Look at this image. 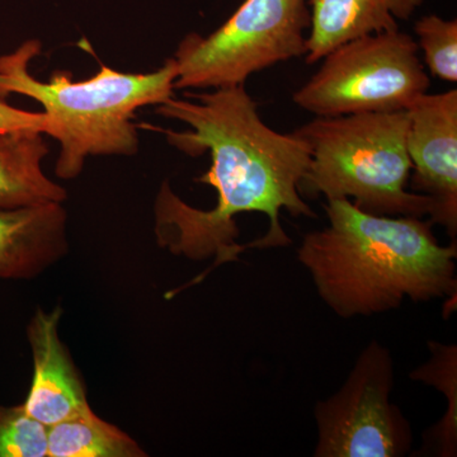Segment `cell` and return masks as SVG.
<instances>
[{
  "mask_svg": "<svg viewBox=\"0 0 457 457\" xmlns=\"http://www.w3.org/2000/svg\"><path fill=\"white\" fill-rule=\"evenodd\" d=\"M155 111L188 126L186 131H161L183 154L209 153L212 167L195 180L218 192L212 210L189 206L167 180L156 195L158 245L192 261L215 257L207 270L171 290L167 299L197 285L216 267L239 260L243 252L290 245L281 224L282 210L293 218L317 219L299 192L312 161L308 141L296 131L281 134L270 129L245 84L187 93L186 98L171 96Z\"/></svg>",
  "mask_w": 457,
  "mask_h": 457,
  "instance_id": "obj_1",
  "label": "cell"
},
{
  "mask_svg": "<svg viewBox=\"0 0 457 457\" xmlns=\"http://www.w3.org/2000/svg\"><path fill=\"white\" fill-rule=\"evenodd\" d=\"M323 209L328 227L303 237L297 261L338 317L456 297V239L441 245L429 219L374 215L350 200H327Z\"/></svg>",
  "mask_w": 457,
  "mask_h": 457,
  "instance_id": "obj_2",
  "label": "cell"
},
{
  "mask_svg": "<svg viewBox=\"0 0 457 457\" xmlns=\"http://www.w3.org/2000/svg\"><path fill=\"white\" fill-rule=\"evenodd\" d=\"M41 49L40 41L29 40L0 56V97L26 96L45 108L54 125L51 137L60 144L56 176L77 179L89 156L137 154L135 114L174 96L173 57L152 73H122L101 65L97 74L80 82L66 71H53L49 82H40L29 73V65Z\"/></svg>",
  "mask_w": 457,
  "mask_h": 457,
  "instance_id": "obj_3",
  "label": "cell"
},
{
  "mask_svg": "<svg viewBox=\"0 0 457 457\" xmlns=\"http://www.w3.org/2000/svg\"><path fill=\"white\" fill-rule=\"evenodd\" d=\"M408 111L315 117L296 130L312 150L300 195L350 200L374 215L429 216L431 200L408 189Z\"/></svg>",
  "mask_w": 457,
  "mask_h": 457,
  "instance_id": "obj_4",
  "label": "cell"
},
{
  "mask_svg": "<svg viewBox=\"0 0 457 457\" xmlns=\"http://www.w3.org/2000/svg\"><path fill=\"white\" fill-rule=\"evenodd\" d=\"M311 21L308 0H245L216 31L179 42L174 88L243 86L258 71L305 56Z\"/></svg>",
  "mask_w": 457,
  "mask_h": 457,
  "instance_id": "obj_5",
  "label": "cell"
},
{
  "mask_svg": "<svg viewBox=\"0 0 457 457\" xmlns=\"http://www.w3.org/2000/svg\"><path fill=\"white\" fill-rule=\"evenodd\" d=\"M294 93L297 107L317 117L408 111L431 79L408 33H375L345 42Z\"/></svg>",
  "mask_w": 457,
  "mask_h": 457,
  "instance_id": "obj_6",
  "label": "cell"
},
{
  "mask_svg": "<svg viewBox=\"0 0 457 457\" xmlns=\"http://www.w3.org/2000/svg\"><path fill=\"white\" fill-rule=\"evenodd\" d=\"M392 352L378 341L361 351L341 389L314 409L315 457H403L413 445V429L390 395Z\"/></svg>",
  "mask_w": 457,
  "mask_h": 457,
  "instance_id": "obj_7",
  "label": "cell"
},
{
  "mask_svg": "<svg viewBox=\"0 0 457 457\" xmlns=\"http://www.w3.org/2000/svg\"><path fill=\"white\" fill-rule=\"evenodd\" d=\"M411 191L432 203L429 220L457 234V90L420 96L408 110Z\"/></svg>",
  "mask_w": 457,
  "mask_h": 457,
  "instance_id": "obj_8",
  "label": "cell"
},
{
  "mask_svg": "<svg viewBox=\"0 0 457 457\" xmlns=\"http://www.w3.org/2000/svg\"><path fill=\"white\" fill-rule=\"evenodd\" d=\"M62 311L38 309L29 327L33 360L32 384L23 403L29 416L50 427L89 409L86 389L65 345L60 341L59 321Z\"/></svg>",
  "mask_w": 457,
  "mask_h": 457,
  "instance_id": "obj_9",
  "label": "cell"
},
{
  "mask_svg": "<svg viewBox=\"0 0 457 457\" xmlns=\"http://www.w3.org/2000/svg\"><path fill=\"white\" fill-rule=\"evenodd\" d=\"M62 203L0 209V278L33 279L68 253Z\"/></svg>",
  "mask_w": 457,
  "mask_h": 457,
  "instance_id": "obj_10",
  "label": "cell"
},
{
  "mask_svg": "<svg viewBox=\"0 0 457 457\" xmlns=\"http://www.w3.org/2000/svg\"><path fill=\"white\" fill-rule=\"evenodd\" d=\"M311 29L306 64H315L345 42L375 33L398 31L425 0H308Z\"/></svg>",
  "mask_w": 457,
  "mask_h": 457,
  "instance_id": "obj_11",
  "label": "cell"
},
{
  "mask_svg": "<svg viewBox=\"0 0 457 457\" xmlns=\"http://www.w3.org/2000/svg\"><path fill=\"white\" fill-rule=\"evenodd\" d=\"M42 132L0 131V209L64 203L65 188L42 170L50 149Z\"/></svg>",
  "mask_w": 457,
  "mask_h": 457,
  "instance_id": "obj_12",
  "label": "cell"
},
{
  "mask_svg": "<svg viewBox=\"0 0 457 457\" xmlns=\"http://www.w3.org/2000/svg\"><path fill=\"white\" fill-rule=\"evenodd\" d=\"M128 433L87 409L47 429V457H144Z\"/></svg>",
  "mask_w": 457,
  "mask_h": 457,
  "instance_id": "obj_13",
  "label": "cell"
},
{
  "mask_svg": "<svg viewBox=\"0 0 457 457\" xmlns=\"http://www.w3.org/2000/svg\"><path fill=\"white\" fill-rule=\"evenodd\" d=\"M431 359L409 374L420 383L431 385L447 399V413L440 423L425 433L423 453L428 455L455 457L457 455V348L456 345H442L429 341Z\"/></svg>",
  "mask_w": 457,
  "mask_h": 457,
  "instance_id": "obj_14",
  "label": "cell"
},
{
  "mask_svg": "<svg viewBox=\"0 0 457 457\" xmlns=\"http://www.w3.org/2000/svg\"><path fill=\"white\" fill-rule=\"evenodd\" d=\"M418 49L429 74L449 83L457 82V21L428 14L414 26Z\"/></svg>",
  "mask_w": 457,
  "mask_h": 457,
  "instance_id": "obj_15",
  "label": "cell"
},
{
  "mask_svg": "<svg viewBox=\"0 0 457 457\" xmlns=\"http://www.w3.org/2000/svg\"><path fill=\"white\" fill-rule=\"evenodd\" d=\"M47 429L23 405H0V457H47Z\"/></svg>",
  "mask_w": 457,
  "mask_h": 457,
  "instance_id": "obj_16",
  "label": "cell"
},
{
  "mask_svg": "<svg viewBox=\"0 0 457 457\" xmlns=\"http://www.w3.org/2000/svg\"><path fill=\"white\" fill-rule=\"evenodd\" d=\"M20 130L37 131L51 137L54 125L46 113L20 110L0 97V131Z\"/></svg>",
  "mask_w": 457,
  "mask_h": 457,
  "instance_id": "obj_17",
  "label": "cell"
}]
</instances>
